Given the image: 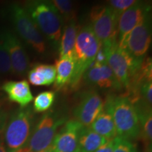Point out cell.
<instances>
[{
  "instance_id": "cell-1",
  "label": "cell",
  "mask_w": 152,
  "mask_h": 152,
  "mask_svg": "<svg viewBox=\"0 0 152 152\" xmlns=\"http://www.w3.org/2000/svg\"><path fill=\"white\" fill-rule=\"evenodd\" d=\"M35 125L32 107H20L13 111L2 132V140L7 152H18L26 149Z\"/></svg>"
},
{
  "instance_id": "cell-2",
  "label": "cell",
  "mask_w": 152,
  "mask_h": 152,
  "mask_svg": "<svg viewBox=\"0 0 152 152\" xmlns=\"http://www.w3.org/2000/svg\"><path fill=\"white\" fill-rule=\"evenodd\" d=\"M104 109L111 113L118 137L128 140L140 137L137 113L128 96L110 95L104 102Z\"/></svg>"
},
{
  "instance_id": "cell-3",
  "label": "cell",
  "mask_w": 152,
  "mask_h": 152,
  "mask_svg": "<svg viewBox=\"0 0 152 152\" xmlns=\"http://www.w3.org/2000/svg\"><path fill=\"white\" fill-rule=\"evenodd\" d=\"M40 33L54 46L59 45L64 20L51 1H30L24 7Z\"/></svg>"
},
{
  "instance_id": "cell-4",
  "label": "cell",
  "mask_w": 152,
  "mask_h": 152,
  "mask_svg": "<svg viewBox=\"0 0 152 152\" xmlns=\"http://www.w3.org/2000/svg\"><path fill=\"white\" fill-rule=\"evenodd\" d=\"M101 46L102 43L96 37L90 24L80 28L74 47L75 69L69 85L73 87L77 86L85 72L94 62Z\"/></svg>"
},
{
  "instance_id": "cell-5",
  "label": "cell",
  "mask_w": 152,
  "mask_h": 152,
  "mask_svg": "<svg viewBox=\"0 0 152 152\" xmlns=\"http://www.w3.org/2000/svg\"><path fill=\"white\" fill-rule=\"evenodd\" d=\"M8 14L16 33L23 40L36 52L43 54L46 52V42L27 11L18 4H12L8 7Z\"/></svg>"
},
{
  "instance_id": "cell-6",
  "label": "cell",
  "mask_w": 152,
  "mask_h": 152,
  "mask_svg": "<svg viewBox=\"0 0 152 152\" xmlns=\"http://www.w3.org/2000/svg\"><path fill=\"white\" fill-rule=\"evenodd\" d=\"M104 48L107 64L111 68L120 88L128 90L131 78L138 71L144 58L142 60L134 58L125 49L120 48L117 42L109 47H104Z\"/></svg>"
},
{
  "instance_id": "cell-7",
  "label": "cell",
  "mask_w": 152,
  "mask_h": 152,
  "mask_svg": "<svg viewBox=\"0 0 152 152\" xmlns=\"http://www.w3.org/2000/svg\"><path fill=\"white\" fill-rule=\"evenodd\" d=\"M67 120L52 111L47 112L35 123L25 150L28 152H41L53 143L59 128Z\"/></svg>"
},
{
  "instance_id": "cell-8",
  "label": "cell",
  "mask_w": 152,
  "mask_h": 152,
  "mask_svg": "<svg viewBox=\"0 0 152 152\" xmlns=\"http://www.w3.org/2000/svg\"><path fill=\"white\" fill-rule=\"evenodd\" d=\"M119 17L108 5L93 7L90 14V26L102 46L109 47L117 42Z\"/></svg>"
},
{
  "instance_id": "cell-9",
  "label": "cell",
  "mask_w": 152,
  "mask_h": 152,
  "mask_svg": "<svg viewBox=\"0 0 152 152\" xmlns=\"http://www.w3.org/2000/svg\"><path fill=\"white\" fill-rule=\"evenodd\" d=\"M151 42V26L149 14L129 34L123 49L135 59L142 60L149 50Z\"/></svg>"
},
{
  "instance_id": "cell-10",
  "label": "cell",
  "mask_w": 152,
  "mask_h": 152,
  "mask_svg": "<svg viewBox=\"0 0 152 152\" xmlns=\"http://www.w3.org/2000/svg\"><path fill=\"white\" fill-rule=\"evenodd\" d=\"M149 4L143 1H137L121 15L118 21L117 42L120 48L125 46L127 37L136 26L141 23L147 15L150 14Z\"/></svg>"
},
{
  "instance_id": "cell-11",
  "label": "cell",
  "mask_w": 152,
  "mask_h": 152,
  "mask_svg": "<svg viewBox=\"0 0 152 152\" xmlns=\"http://www.w3.org/2000/svg\"><path fill=\"white\" fill-rule=\"evenodd\" d=\"M5 46L10 58L12 73L19 77H23L30 70L29 56L19 38L10 30L1 33Z\"/></svg>"
},
{
  "instance_id": "cell-12",
  "label": "cell",
  "mask_w": 152,
  "mask_h": 152,
  "mask_svg": "<svg viewBox=\"0 0 152 152\" xmlns=\"http://www.w3.org/2000/svg\"><path fill=\"white\" fill-rule=\"evenodd\" d=\"M104 102L95 91H88L83 94L73 110L75 120L84 127H90L103 111Z\"/></svg>"
},
{
  "instance_id": "cell-13",
  "label": "cell",
  "mask_w": 152,
  "mask_h": 152,
  "mask_svg": "<svg viewBox=\"0 0 152 152\" xmlns=\"http://www.w3.org/2000/svg\"><path fill=\"white\" fill-rule=\"evenodd\" d=\"M83 125L75 119L67 121L56 133L52 144L54 152H80V133Z\"/></svg>"
},
{
  "instance_id": "cell-14",
  "label": "cell",
  "mask_w": 152,
  "mask_h": 152,
  "mask_svg": "<svg viewBox=\"0 0 152 152\" xmlns=\"http://www.w3.org/2000/svg\"><path fill=\"white\" fill-rule=\"evenodd\" d=\"M87 83L102 89L121 90L108 64L99 65L92 63L83 76Z\"/></svg>"
},
{
  "instance_id": "cell-15",
  "label": "cell",
  "mask_w": 152,
  "mask_h": 152,
  "mask_svg": "<svg viewBox=\"0 0 152 152\" xmlns=\"http://www.w3.org/2000/svg\"><path fill=\"white\" fill-rule=\"evenodd\" d=\"M1 90L7 94L9 101L18 104L20 108L28 106L34 99L29 83L26 80L6 82L1 86Z\"/></svg>"
},
{
  "instance_id": "cell-16",
  "label": "cell",
  "mask_w": 152,
  "mask_h": 152,
  "mask_svg": "<svg viewBox=\"0 0 152 152\" xmlns=\"http://www.w3.org/2000/svg\"><path fill=\"white\" fill-rule=\"evenodd\" d=\"M140 123V134L143 141L148 147H151L152 140V111L151 106H148L142 101L133 102Z\"/></svg>"
},
{
  "instance_id": "cell-17",
  "label": "cell",
  "mask_w": 152,
  "mask_h": 152,
  "mask_svg": "<svg viewBox=\"0 0 152 152\" xmlns=\"http://www.w3.org/2000/svg\"><path fill=\"white\" fill-rule=\"evenodd\" d=\"M56 79L54 87L57 90L70 85L75 69V60L73 56L59 58L55 63Z\"/></svg>"
},
{
  "instance_id": "cell-18",
  "label": "cell",
  "mask_w": 152,
  "mask_h": 152,
  "mask_svg": "<svg viewBox=\"0 0 152 152\" xmlns=\"http://www.w3.org/2000/svg\"><path fill=\"white\" fill-rule=\"evenodd\" d=\"M80 29V26L76 20L66 23V26H64L58 45L59 58L73 56L74 47Z\"/></svg>"
},
{
  "instance_id": "cell-19",
  "label": "cell",
  "mask_w": 152,
  "mask_h": 152,
  "mask_svg": "<svg viewBox=\"0 0 152 152\" xmlns=\"http://www.w3.org/2000/svg\"><path fill=\"white\" fill-rule=\"evenodd\" d=\"M28 77L34 86H48L54 83L56 68L49 64H36L28 71Z\"/></svg>"
},
{
  "instance_id": "cell-20",
  "label": "cell",
  "mask_w": 152,
  "mask_h": 152,
  "mask_svg": "<svg viewBox=\"0 0 152 152\" xmlns=\"http://www.w3.org/2000/svg\"><path fill=\"white\" fill-rule=\"evenodd\" d=\"M106 140H113L117 136L115 127L111 113L105 109L101 112L89 127Z\"/></svg>"
},
{
  "instance_id": "cell-21",
  "label": "cell",
  "mask_w": 152,
  "mask_h": 152,
  "mask_svg": "<svg viewBox=\"0 0 152 152\" xmlns=\"http://www.w3.org/2000/svg\"><path fill=\"white\" fill-rule=\"evenodd\" d=\"M107 141L90 128L83 126L80 133V152H95Z\"/></svg>"
},
{
  "instance_id": "cell-22",
  "label": "cell",
  "mask_w": 152,
  "mask_h": 152,
  "mask_svg": "<svg viewBox=\"0 0 152 152\" xmlns=\"http://www.w3.org/2000/svg\"><path fill=\"white\" fill-rule=\"evenodd\" d=\"M51 2L59 13L64 22L68 23L76 20V9L73 1L69 0H53Z\"/></svg>"
},
{
  "instance_id": "cell-23",
  "label": "cell",
  "mask_w": 152,
  "mask_h": 152,
  "mask_svg": "<svg viewBox=\"0 0 152 152\" xmlns=\"http://www.w3.org/2000/svg\"><path fill=\"white\" fill-rule=\"evenodd\" d=\"M55 100V92L45 91L40 92L34 99L33 110L35 113L46 112L52 107Z\"/></svg>"
},
{
  "instance_id": "cell-24",
  "label": "cell",
  "mask_w": 152,
  "mask_h": 152,
  "mask_svg": "<svg viewBox=\"0 0 152 152\" xmlns=\"http://www.w3.org/2000/svg\"><path fill=\"white\" fill-rule=\"evenodd\" d=\"M9 73H12L10 58L4 42L0 35V75Z\"/></svg>"
},
{
  "instance_id": "cell-25",
  "label": "cell",
  "mask_w": 152,
  "mask_h": 152,
  "mask_svg": "<svg viewBox=\"0 0 152 152\" xmlns=\"http://www.w3.org/2000/svg\"><path fill=\"white\" fill-rule=\"evenodd\" d=\"M113 152H137V150L130 140L116 136L113 139Z\"/></svg>"
},
{
  "instance_id": "cell-26",
  "label": "cell",
  "mask_w": 152,
  "mask_h": 152,
  "mask_svg": "<svg viewBox=\"0 0 152 152\" xmlns=\"http://www.w3.org/2000/svg\"><path fill=\"white\" fill-rule=\"evenodd\" d=\"M136 0H111L108 1V6L120 17L121 14L137 3Z\"/></svg>"
},
{
  "instance_id": "cell-27",
  "label": "cell",
  "mask_w": 152,
  "mask_h": 152,
  "mask_svg": "<svg viewBox=\"0 0 152 152\" xmlns=\"http://www.w3.org/2000/svg\"><path fill=\"white\" fill-rule=\"evenodd\" d=\"M94 64H99V65H102V64H107V59H106V52L105 49H104V47L101 46V47L99 49L97 54L96 55V57H95Z\"/></svg>"
},
{
  "instance_id": "cell-28",
  "label": "cell",
  "mask_w": 152,
  "mask_h": 152,
  "mask_svg": "<svg viewBox=\"0 0 152 152\" xmlns=\"http://www.w3.org/2000/svg\"><path fill=\"white\" fill-rule=\"evenodd\" d=\"M9 118V113L7 110H6L0 104V135L2 134L4 129L5 128L6 123Z\"/></svg>"
},
{
  "instance_id": "cell-29",
  "label": "cell",
  "mask_w": 152,
  "mask_h": 152,
  "mask_svg": "<svg viewBox=\"0 0 152 152\" xmlns=\"http://www.w3.org/2000/svg\"><path fill=\"white\" fill-rule=\"evenodd\" d=\"M95 152H113V140H108Z\"/></svg>"
},
{
  "instance_id": "cell-30",
  "label": "cell",
  "mask_w": 152,
  "mask_h": 152,
  "mask_svg": "<svg viewBox=\"0 0 152 152\" xmlns=\"http://www.w3.org/2000/svg\"><path fill=\"white\" fill-rule=\"evenodd\" d=\"M0 152H7L4 144L2 137H0Z\"/></svg>"
},
{
  "instance_id": "cell-31",
  "label": "cell",
  "mask_w": 152,
  "mask_h": 152,
  "mask_svg": "<svg viewBox=\"0 0 152 152\" xmlns=\"http://www.w3.org/2000/svg\"><path fill=\"white\" fill-rule=\"evenodd\" d=\"M41 152H54V149H53L52 145H51L50 147L47 148V149L43 150V151H41Z\"/></svg>"
},
{
  "instance_id": "cell-32",
  "label": "cell",
  "mask_w": 152,
  "mask_h": 152,
  "mask_svg": "<svg viewBox=\"0 0 152 152\" xmlns=\"http://www.w3.org/2000/svg\"><path fill=\"white\" fill-rule=\"evenodd\" d=\"M18 152H28V151H26V150L23 149V150H21V151H18Z\"/></svg>"
}]
</instances>
